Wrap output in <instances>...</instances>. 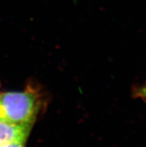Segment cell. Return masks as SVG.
Instances as JSON below:
<instances>
[{"label": "cell", "instance_id": "6da1fadb", "mask_svg": "<svg viewBox=\"0 0 146 147\" xmlns=\"http://www.w3.org/2000/svg\"><path fill=\"white\" fill-rule=\"evenodd\" d=\"M41 101L32 88L24 91L0 93V119L20 125H33Z\"/></svg>", "mask_w": 146, "mask_h": 147}, {"label": "cell", "instance_id": "7a4b0ae2", "mask_svg": "<svg viewBox=\"0 0 146 147\" xmlns=\"http://www.w3.org/2000/svg\"><path fill=\"white\" fill-rule=\"evenodd\" d=\"M32 125H20L0 119V145L13 141H26Z\"/></svg>", "mask_w": 146, "mask_h": 147}, {"label": "cell", "instance_id": "3957f363", "mask_svg": "<svg viewBox=\"0 0 146 147\" xmlns=\"http://www.w3.org/2000/svg\"><path fill=\"white\" fill-rule=\"evenodd\" d=\"M26 141H13L1 144L0 147H26Z\"/></svg>", "mask_w": 146, "mask_h": 147}, {"label": "cell", "instance_id": "277c9868", "mask_svg": "<svg viewBox=\"0 0 146 147\" xmlns=\"http://www.w3.org/2000/svg\"><path fill=\"white\" fill-rule=\"evenodd\" d=\"M137 96L146 100V84L137 90Z\"/></svg>", "mask_w": 146, "mask_h": 147}]
</instances>
